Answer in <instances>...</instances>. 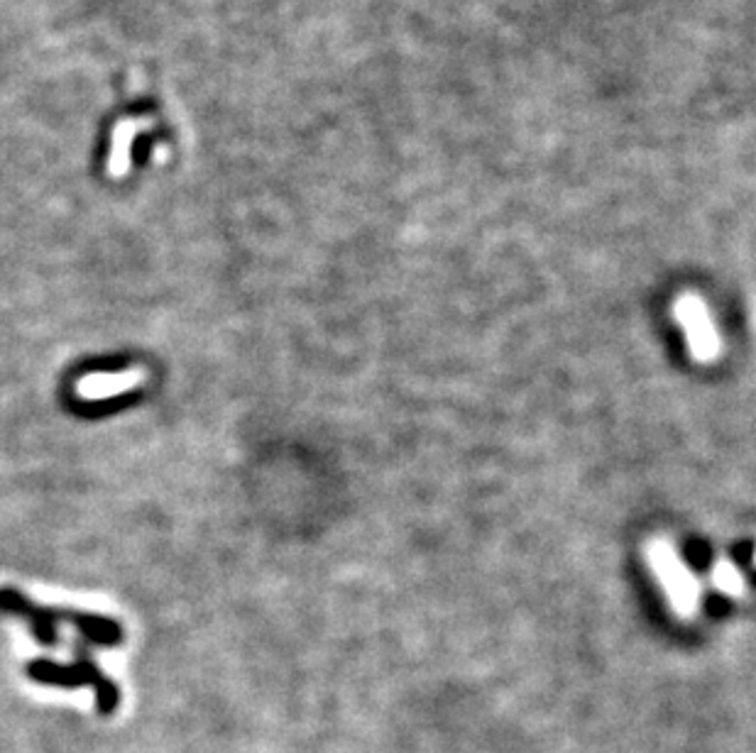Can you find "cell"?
<instances>
[{
    "instance_id": "1",
    "label": "cell",
    "mask_w": 756,
    "mask_h": 753,
    "mask_svg": "<svg viewBox=\"0 0 756 753\" xmlns=\"http://www.w3.org/2000/svg\"><path fill=\"white\" fill-rule=\"evenodd\" d=\"M646 563H649L656 582L664 587L666 602L673 614L686 621L698 617L700 607H703V585L688 568L686 560L678 555L673 543L664 541V538H654L646 543Z\"/></svg>"
},
{
    "instance_id": "2",
    "label": "cell",
    "mask_w": 756,
    "mask_h": 753,
    "mask_svg": "<svg viewBox=\"0 0 756 753\" xmlns=\"http://www.w3.org/2000/svg\"><path fill=\"white\" fill-rule=\"evenodd\" d=\"M27 675H30L35 683L42 685H54V687H81L89 685L96 695V709L103 717H111V714L120 705V692L118 685L98 668L96 661L89 656L84 646L76 648L74 663H54L49 658H35V661L27 663Z\"/></svg>"
},
{
    "instance_id": "3",
    "label": "cell",
    "mask_w": 756,
    "mask_h": 753,
    "mask_svg": "<svg viewBox=\"0 0 756 753\" xmlns=\"http://www.w3.org/2000/svg\"><path fill=\"white\" fill-rule=\"evenodd\" d=\"M673 318L686 333V348L700 365H712L722 355V335L703 296L686 291L673 301Z\"/></svg>"
},
{
    "instance_id": "4",
    "label": "cell",
    "mask_w": 756,
    "mask_h": 753,
    "mask_svg": "<svg viewBox=\"0 0 756 753\" xmlns=\"http://www.w3.org/2000/svg\"><path fill=\"white\" fill-rule=\"evenodd\" d=\"M0 614L27 621L32 639L42 646H57L59 643L57 624L64 621V609L42 607L15 587H0Z\"/></svg>"
},
{
    "instance_id": "5",
    "label": "cell",
    "mask_w": 756,
    "mask_h": 753,
    "mask_svg": "<svg viewBox=\"0 0 756 753\" xmlns=\"http://www.w3.org/2000/svg\"><path fill=\"white\" fill-rule=\"evenodd\" d=\"M64 621L79 629V634L86 641L96 643V646H120L123 643V626L120 621L111 617H101V614L91 612H71L64 609Z\"/></svg>"
},
{
    "instance_id": "6",
    "label": "cell",
    "mask_w": 756,
    "mask_h": 753,
    "mask_svg": "<svg viewBox=\"0 0 756 753\" xmlns=\"http://www.w3.org/2000/svg\"><path fill=\"white\" fill-rule=\"evenodd\" d=\"M150 125L147 118H138V120H123V123L115 128L113 133V145H111V157H108V172L120 177V174L128 172L130 167V145L138 137V133Z\"/></svg>"
},
{
    "instance_id": "7",
    "label": "cell",
    "mask_w": 756,
    "mask_h": 753,
    "mask_svg": "<svg viewBox=\"0 0 756 753\" xmlns=\"http://www.w3.org/2000/svg\"><path fill=\"white\" fill-rule=\"evenodd\" d=\"M710 585L730 599H747L749 585L742 570L732 560H717L710 570Z\"/></svg>"
},
{
    "instance_id": "8",
    "label": "cell",
    "mask_w": 756,
    "mask_h": 753,
    "mask_svg": "<svg viewBox=\"0 0 756 753\" xmlns=\"http://www.w3.org/2000/svg\"><path fill=\"white\" fill-rule=\"evenodd\" d=\"M754 565H756V551H754Z\"/></svg>"
}]
</instances>
